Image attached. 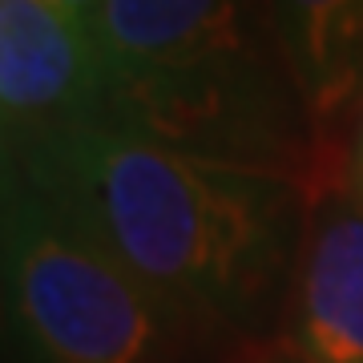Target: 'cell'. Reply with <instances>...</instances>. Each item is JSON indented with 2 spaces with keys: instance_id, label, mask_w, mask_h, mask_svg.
Wrapping results in <instances>:
<instances>
[{
  "instance_id": "1",
  "label": "cell",
  "mask_w": 363,
  "mask_h": 363,
  "mask_svg": "<svg viewBox=\"0 0 363 363\" xmlns=\"http://www.w3.org/2000/svg\"><path fill=\"white\" fill-rule=\"evenodd\" d=\"M9 166L186 327L247 323L279 271L286 190L250 162L97 117L9 154Z\"/></svg>"
},
{
  "instance_id": "2",
  "label": "cell",
  "mask_w": 363,
  "mask_h": 363,
  "mask_svg": "<svg viewBox=\"0 0 363 363\" xmlns=\"http://www.w3.org/2000/svg\"><path fill=\"white\" fill-rule=\"evenodd\" d=\"M4 311L25 363H166L178 319L121 262L4 174Z\"/></svg>"
},
{
  "instance_id": "3",
  "label": "cell",
  "mask_w": 363,
  "mask_h": 363,
  "mask_svg": "<svg viewBox=\"0 0 363 363\" xmlns=\"http://www.w3.org/2000/svg\"><path fill=\"white\" fill-rule=\"evenodd\" d=\"M97 52L109 117L198 150L247 97L242 0H105Z\"/></svg>"
},
{
  "instance_id": "4",
  "label": "cell",
  "mask_w": 363,
  "mask_h": 363,
  "mask_svg": "<svg viewBox=\"0 0 363 363\" xmlns=\"http://www.w3.org/2000/svg\"><path fill=\"white\" fill-rule=\"evenodd\" d=\"M97 117H109V81L93 33L49 0H0L4 154Z\"/></svg>"
},
{
  "instance_id": "5",
  "label": "cell",
  "mask_w": 363,
  "mask_h": 363,
  "mask_svg": "<svg viewBox=\"0 0 363 363\" xmlns=\"http://www.w3.org/2000/svg\"><path fill=\"white\" fill-rule=\"evenodd\" d=\"M291 343L298 363H363V194L331 186L315 202Z\"/></svg>"
},
{
  "instance_id": "6",
  "label": "cell",
  "mask_w": 363,
  "mask_h": 363,
  "mask_svg": "<svg viewBox=\"0 0 363 363\" xmlns=\"http://www.w3.org/2000/svg\"><path fill=\"white\" fill-rule=\"evenodd\" d=\"M274 45L315 117L335 113L363 81V0H262Z\"/></svg>"
},
{
  "instance_id": "7",
  "label": "cell",
  "mask_w": 363,
  "mask_h": 363,
  "mask_svg": "<svg viewBox=\"0 0 363 363\" xmlns=\"http://www.w3.org/2000/svg\"><path fill=\"white\" fill-rule=\"evenodd\" d=\"M52 9H61V13L73 21V25H81L85 33H93L97 28V16H101L105 0H49Z\"/></svg>"
},
{
  "instance_id": "8",
  "label": "cell",
  "mask_w": 363,
  "mask_h": 363,
  "mask_svg": "<svg viewBox=\"0 0 363 363\" xmlns=\"http://www.w3.org/2000/svg\"><path fill=\"white\" fill-rule=\"evenodd\" d=\"M355 174H359V194H363V113H359V133H355Z\"/></svg>"
}]
</instances>
